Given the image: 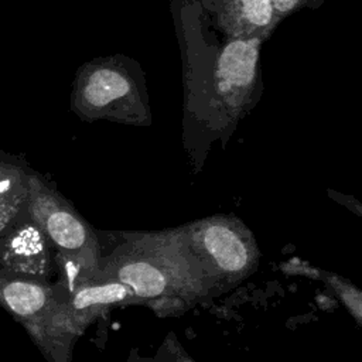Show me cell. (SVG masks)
Masks as SVG:
<instances>
[{
    "mask_svg": "<svg viewBox=\"0 0 362 362\" xmlns=\"http://www.w3.org/2000/svg\"><path fill=\"white\" fill-rule=\"evenodd\" d=\"M27 211L44 229L57 252L59 280L55 284L62 294L98 273L102 250L96 232L71 202L35 171L30 175Z\"/></svg>",
    "mask_w": 362,
    "mask_h": 362,
    "instance_id": "6da1fadb",
    "label": "cell"
},
{
    "mask_svg": "<svg viewBox=\"0 0 362 362\" xmlns=\"http://www.w3.org/2000/svg\"><path fill=\"white\" fill-rule=\"evenodd\" d=\"M0 305L30 334L49 362H69L76 335L55 283L0 277Z\"/></svg>",
    "mask_w": 362,
    "mask_h": 362,
    "instance_id": "7a4b0ae2",
    "label": "cell"
},
{
    "mask_svg": "<svg viewBox=\"0 0 362 362\" xmlns=\"http://www.w3.org/2000/svg\"><path fill=\"white\" fill-rule=\"evenodd\" d=\"M136 103L134 78L120 58H95L78 68L69 105L79 119L132 120Z\"/></svg>",
    "mask_w": 362,
    "mask_h": 362,
    "instance_id": "3957f363",
    "label": "cell"
},
{
    "mask_svg": "<svg viewBox=\"0 0 362 362\" xmlns=\"http://www.w3.org/2000/svg\"><path fill=\"white\" fill-rule=\"evenodd\" d=\"M0 277L44 283L59 280L57 252L27 208L0 236Z\"/></svg>",
    "mask_w": 362,
    "mask_h": 362,
    "instance_id": "277c9868",
    "label": "cell"
},
{
    "mask_svg": "<svg viewBox=\"0 0 362 362\" xmlns=\"http://www.w3.org/2000/svg\"><path fill=\"white\" fill-rule=\"evenodd\" d=\"M130 300H134V294L126 284L96 274L64 294V308L72 332L81 337L96 318Z\"/></svg>",
    "mask_w": 362,
    "mask_h": 362,
    "instance_id": "5b68a950",
    "label": "cell"
},
{
    "mask_svg": "<svg viewBox=\"0 0 362 362\" xmlns=\"http://www.w3.org/2000/svg\"><path fill=\"white\" fill-rule=\"evenodd\" d=\"M30 175L24 160L0 151V236L27 208Z\"/></svg>",
    "mask_w": 362,
    "mask_h": 362,
    "instance_id": "8992f818",
    "label": "cell"
},
{
    "mask_svg": "<svg viewBox=\"0 0 362 362\" xmlns=\"http://www.w3.org/2000/svg\"><path fill=\"white\" fill-rule=\"evenodd\" d=\"M259 40H235L218 59V78L223 89L246 88L255 78Z\"/></svg>",
    "mask_w": 362,
    "mask_h": 362,
    "instance_id": "52a82bcc",
    "label": "cell"
},
{
    "mask_svg": "<svg viewBox=\"0 0 362 362\" xmlns=\"http://www.w3.org/2000/svg\"><path fill=\"white\" fill-rule=\"evenodd\" d=\"M202 240L208 253L223 270L238 272L247 264V249L230 228L214 223L205 229Z\"/></svg>",
    "mask_w": 362,
    "mask_h": 362,
    "instance_id": "ba28073f",
    "label": "cell"
},
{
    "mask_svg": "<svg viewBox=\"0 0 362 362\" xmlns=\"http://www.w3.org/2000/svg\"><path fill=\"white\" fill-rule=\"evenodd\" d=\"M245 18L255 25H266L272 20V0H240Z\"/></svg>",
    "mask_w": 362,
    "mask_h": 362,
    "instance_id": "9c48e42d",
    "label": "cell"
},
{
    "mask_svg": "<svg viewBox=\"0 0 362 362\" xmlns=\"http://www.w3.org/2000/svg\"><path fill=\"white\" fill-rule=\"evenodd\" d=\"M298 0H272V4H273V8L277 10L279 13H286V11H290L296 4H297Z\"/></svg>",
    "mask_w": 362,
    "mask_h": 362,
    "instance_id": "30bf717a",
    "label": "cell"
},
{
    "mask_svg": "<svg viewBox=\"0 0 362 362\" xmlns=\"http://www.w3.org/2000/svg\"><path fill=\"white\" fill-rule=\"evenodd\" d=\"M344 298H346L351 308L358 311V314L362 317V296H359V294H345L344 293Z\"/></svg>",
    "mask_w": 362,
    "mask_h": 362,
    "instance_id": "8fae6325",
    "label": "cell"
}]
</instances>
